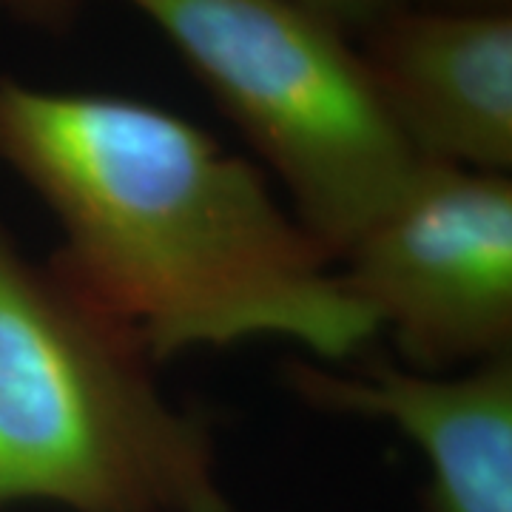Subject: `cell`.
<instances>
[{
	"label": "cell",
	"instance_id": "cell-1",
	"mask_svg": "<svg viewBox=\"0 0 512 512\" xmlns=\"http://www.w3.org/2000/svg\"><path fill=\"white\" fill-rule=\"evenodd\" d=\"M0 160L63 228L49 265L151 362L248 336L348 359L379 330L262 171L163 106L0 77Z\"/></svg>",
	"mask_w": 512,
	"mask_h": 512
},
{
	"label": "cell",
	"instance_id": "cell-2",
	"mask_svg": "<svg viewBox=\"0 0 512 512\" xmlns=\"http://www.w3.org/2000/svg\"><path fill=\"white\" fill-rule=\"evenodd\" d=\"M146 348L0 228V510L231 512L214 441Z\"/></svg>",
	"mask_w": 512,
	"mask_h": 512
},
{
	"label": "cell",
	"instance_id": "cell-3",
	"mask_svg": "<svg viewBox=\"0 0 512 512\" xmlns=\"http://www.w3.org/2000/svg\"><path fill=\"white\" fill-rule=\"evenodd\" d=\"M274 168L333 259L430 165L396 126L359 49L296 0H128Z\"/></svg>",
	"mask_w": 512,
	"mask_h": 512
},
{
	"label": "cell",
	"instance_id": "cell-4",
	"mask_svg": "<svg viewBox=\"0 0 512 512\" xmlns=\"http://www.w3.org/2000/svg\"><path fill=\"white\" fill-rule=\"evenodd\" d=\"M345 291L421 370L512 353V183L430 163L342 254Z\"/></svg>",
	"mask_w": 512,
	"mask_h": 512
},
{
	"label": "cell",
	"instance_id": "cell-5",
	"mask_svg": "<svg viewBox=\"0 0 512 512\" xmlns=\"http://www.w3.org/2000/svg\"><path fill=\"white\" fill-rule=\"evenodd\" d=\"M362 40L359 55L376 92L424 160L510 171V12L404 6Z\"/></svg>",
	"mask_w": 512,
	"mask_h": 512
},
{
	"label": "cell",
	"instance_id": "cell-6",
	"mask_svg": "<svg viewBox=\"0 0 512 512\" xmlns=\"http://www.w3.org/2000/svg\"><path fill=\"white\" fill-rule=\"evenodd\" d=\"M288 376L316 407L390 421L416 441L430 467L424 512H512V353L456 379L382 362L353 376L293 362Z\"/></svg>",
	"mask_w": 512,
	"mask_h": 512
},
{
	"label": "cell",
	"instance_id": "cell-7",
	"mask_svg": "<svg viewBox=\"0 0 512 512\" xmlns=\"http://www.w3.org/2000/svg\"><path fill=\"white\" fill-rule=\"evenodd\" d=\"M345 35H365L379 20L399 12L407 0H296Z\"/></svg>",
	"mask_w": 512,
	"mask_h": 512
},
{
	"label": "cell",
	"instance_id": "cell-8",
	"mask_svg": "<svg viewBox=\"0 0 512 512\" xmlns=\"http://www.w3.org/2000/svg\"><path fill=\"white\" fill-rule=\"evenodd\" d=\"M80 3L83 0H0V6L9 9L15 18L43 26V29H57V26L72 23Z\"/></svg>",
	"mask_w": 512,
	"mask_h": 512
},
{
	"label": "cell",
	"instance_id": "cell-9",
	"mask_svg": "<svg viewBox=\"0 0 512 512\" xmlns=\"http://www.w3.org/2000/svg\"><path fill=\"white\" fill-rule=\"evenodd\" d=\"M447 9H458V12H510V0H453Z\"/></svg>",
	"mask_w": 512,
	"mask_h": 512
}]
</instances>
